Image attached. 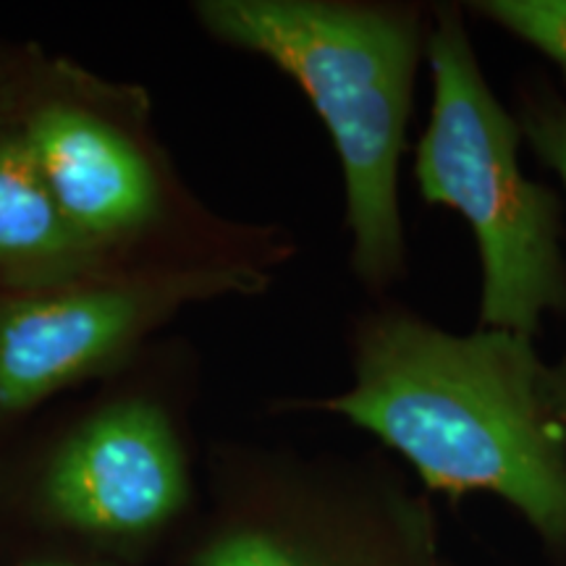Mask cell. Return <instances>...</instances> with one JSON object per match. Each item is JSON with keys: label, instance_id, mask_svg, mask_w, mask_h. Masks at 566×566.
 <instances>
[{"label": "cell", "instance_id": "4", "mask_svg": "<svg viewBox=\"0 0 566 566\" xmlns=\"http://www.w3.org/2000/svg\"><path fill=\"white\" fill-rule=\"evenodd\" d=\"M254 260H212L137 281L66 283L0 302V415L27 412L122 359L147 331L187 302L258 294Z\"/></svg>", "mask_w": 566, "mask_h": 566}, {"label": "cell", "instance_id": "8", "mask_svg": "<svg viewBox=\"0 0 566 566\" xmlns=\"http://www.w3.org/2000/svg\"><path fill=\"white\" fill-rule=\"evenodd\" d=\"M101 252L63 216L24 134L0 142V271L32 286H66Z\"/></svg>", "mask_w": 566, "mask_h": 566}, {"label": "cell", "instance_id": "5", "mask_svg": "<svg viewBox=\"0 0 566 566\" xmlns=\"http://www.w3.org/2000/svg\"><path fill=\"white\" fill-rule=\"evenodd\" d=\"M187 464L158 407L126 401L82 424L48 467L45 504L63 525L101 537H142L187 501Z\"/></svg>", "mask_w": 566, "mask_h": 566}, {"label": "cell", "instance_id": "10", "mask_svg": "<svg viewBox=\"0 0 566 566\" xmlns=\"http://www.w3.org/2000/svg\"><path fill=\"white\" fill-rule=\"evenodd\" d=\"M470 9L533 45L566 76V0H478Z\"/></svg>", "mask_w": 566, "mask_h": 566}, {"label": "cell", "instance_id": "3", "mask_svg": "<svg viewBox=\"0 0 566 566\" xmlns=\"http://www.w3.org/2000/svg\"><path fill=\"white\" fill-rule=\"evenodd\" d=\"M428 61L433 108L417 145V187L475 231L480 328L533 338L543 315L566 310L562 202L522 171L520 122L488 84L459 9L436 11Z\"/></svg>", "mask_w": 566, "mask_h": 566}, {"label": "cell", "instance_id": "11", "mask_svg": "<svg viewBox=\"0 0 566 566\" xmlns=\"http://www.w3.org/2000/svg\"><path fill=\"white\" fill-rule=\"evenodd\" d=\"M30 566H74V564H59V562H38V564H30Z\"/></svg>", "mask_w": 566, "mask_h": 566}, {"label": "cell", "instance_id": "2", "mask_svg": "<svg viewBox=\"0 0 566 566\" xmlns=\"http://www.w3.org/2000/svg\"><path fill=\"white\" fill-rule=\"evenodd\" d=\"M197 17L212 38L263 55L304 90L342 158L354 273L370 289L399 281V168L415 74L428 53L424 13L399 3L208 0Z\"/></svg>", "mask_w": 566, "mask_h": 566}, {"label": "cell", "instance_id": "7", "mask_svg": "<svg viewBox=\"0 0 566 566\" xmlns=\"http://www.w3.org/2000/svg\"><path fill=\"white\" fill-rule=\"evenodd\" d=\"M21 134L63 216L90 242H116L155 218L158 189L145 158L97 116L48 105Z\"/></svg>", "mask_w": 566, "mask_h": 566}, {"label": "cell", "instance_id": "1", "mask_svg": "<svg viewBox=\"0 0 566 566\" xmlns=\"http://www.w3.org/2000/svg\"><path fill=\"white\" fill-rule=\"evenodd\" d=\"M321 407L399 451L430 491L499 495L566 551V424L530 336H457L388 310L359 328L349 391Z\"/></svg>", "mask_w": 566, "mask_h": 566}, {"label": "cell", "instance_id": "9", "mask_svg": "<svg viewBox=\"0 0 566 566\" xmlns=\"http://www.w3.org/2000/svg\"><path fill=\"white\" fill-rule=\"evenodd\" d=\"M522 139L530 142L537 158L551 171L558 174L566 189V101L551 87V82H537L520 97ZM551 386L558 415L566 424V354L556 367H551Z\"/></svg>", "mask_w": 566, "mask_h": 566}, {"label": "cell", "instance_id": "6", "mask_svg": "<svg viewBox=\"0 0 566 566\" xmlns=\"http://www.w3.org/2000/svg\"><path fill=\"white\" fill-rule=\"evenodd\" d=\"M195 566H451L428 495L373 478L344 501L260 512L208 541Z\"/></svg>", "mask_w": 566, "mask_h": 566}]
</instances>
